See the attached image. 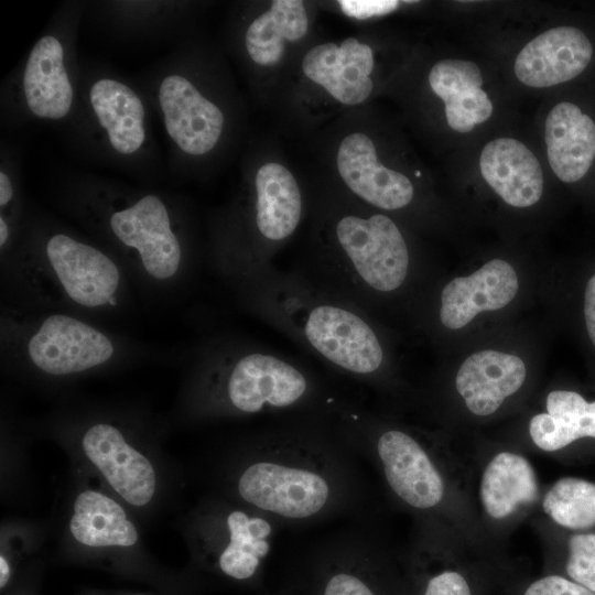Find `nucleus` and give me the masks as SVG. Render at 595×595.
<instances>
[{"label": "nucleus", "instance_id": "nucleus-20", "mask_svg": "<svg viewBox=\"0 0 595 595\" xmlns=\"http://www.w3.org/2000/svg\"><path fill=\"white\" fill-rule=\"evenodd\" d=\"M89 100L112 149L123 155L139 151L145 140V111L136 91L105 77L91 85Z\"/></svg>", "mask_w": 595, "mask_h": 595}, {"label": "nucleus", "instance_id": "nucleus-2", "mask_svg": "<svg viewBox=\"0 0 595 595\" xmlns=\"http://www.w3.org/2000/svg\"><path fill=\"white\" fill-rule=\"evenodd\" d=\"M7 304L111 314L127 305L129 275L110 252L68 232L29 236L1 255Z\"/></svg>", "mask_w": 595, "mask_h": 595}, {"label": "nucleus", "instance_id": "nucleus-24", "mask_svg": "<svg viewBox=\"0 0 595 595\" xmlns=\"http://www.w3.org/2000/svg\"><path fill=\"white\" fill-rule=\"evenodd\" d=\"M366 538L356 524L314 544V554L327 566L321 595H378L361 574Z\"/></svg>", "mask_w": 595, "mask_h": 595}, {"label": "nucleus", "instance_id": "nucleus-30", "mask_svg": "<svg viewBox=\"0 0 595 595\" xmlns=\"http://www.w3.org/2000/svg\"><path fill=\"white\" fill-rule=\"evenodd\" d=\"M421 595H474L467 578L454 570L431 575Z\"/></svg>", "mask_w": 595, "mask_h": 595}, {"label": "nucleus", "instance_id": "nucleus-18", "mask_svg": "<svg viewBox=\"0 0 595 595\" xmlns=\"http://www.w3.org/2000/svg\"><path fill=\"white\" fill-rule=\"evenodd\" d=\"M545 143L550 166L563 182H576L595 158V123L574 104L563 101L545 120Z\"/></svg>", "mask_w": 595, "mask_h": 595}, {"label": "nucleus", "instance_id": "nucleus-3", "mask_svg": "<svg viewBox=\"0 0 595 595\" xmlns=\"http://www.w3.org/2000/svg\"><path fill=\"white\" fill-rule=\"evenodd\" d=\"M238 291L251 312L337 371L360 381L382 368L381 340L361 309L318 288L301 272L270 269Z\"/></svg>", "mask_w": 595, "mask_h": 595}, {"label": "nucleus", "instance_id": "nucleus-6", "mask_svg": "<svg viewBox=\"0 0 595 595\" xmlns=\"http://www.w3.org/2000/svg\"><path fill=\"white\" fill-rule=\"evenodd\" d=\"M334 235L337 250L314 269L301 272L312 283L360 309L374 293L387 294L403 285L409 250L391 218L345 215Z\"/></svg>", "mask_w": 595, "mask_h": 595}, {"label": "nucleus", "instance_id": "nucleus-10", "mask_svg": "<svg viewBox=\"0 0 595 595\" xmlns=\"http://www.w3.org/2000/svg\"><path fill=\"white\" fill-rule=\"evenodd\" d=\"M337 167L348 188L368 204L386 210L409 205L414 190L400 172L383 166L371 139L351 133L343 139L337 152Z\"/></svg>", "mask_w": 595, "mask_h": 595}, {"label": "nucleus", "instance_id": "nucleus-8", "mask_svg": "<svg viewBox=\"0 0 595 595\" xmlns=\"http://www.w3.org/2000/svg\"><path fill=\"white\" fill-rule=\"evenodd\" d=\"M158 99L166 132L183 152L202 155L214 149L223 132L224 115L186 77H164Z\"/></svg>", "mask_w": 595, "mask_h": 595}, {"label": "nucleus", "instance_id": "nucleus-34", "mask_svg": "<svg viewBox=\"0 0 595 595\" xmlns=\"http://www.w3.org/2000/svg\"><path fill=\"white\" fill-rule=\"evenodd\" d=\"M10 566L3 555L0 556V587L3 588L10 578Z\"/></svg>", "mask_w": 595, "mask_h": 595}, {"label": "nucleus", "instance_id": "nucleus-7", "mask_svg": "<svg viewBox=\"0 0 595 595\" xmlns=\"http://www.w3.org/2000/svg\"><path fill=\"white\" fill-rule=\"evenodd\" d=\"M98 216L129 279L144 289L163 291L185 278L190 269L184 245L162 197L150 193L117 197Z\"/></svg>", "mask_w": 595, "mask_h": 595}, {"label": "nucleus", "instance_id": "nucleus-5", "mask_svg": "<svg viewBox=\"0 0 595 595\" xmlns=\"http://www.w3.org/2000/svg\"><path fill=\"white\" fill-rule=\"evenodd\" d=\"M1 358L36 374L71 377L148 357V349L89 317L52 309L1 306Z\"/></svg>", "mask_w": 595, "mask_h": 595}, {"label": "nucleus", "instance_id": "nucleus-27", "mask_svg": "<svg viewBox=\"0 0 595 595\" xmlns=\"http://www.w3.org/2000/svg\"><path fill=\"white\" fill-rule=\"evenodd\" d=\"M542 507L554 522L564 528H591L595 526V484L563 477L545 494Z\"/></svg>", "mask_w": 595, "mask_h": 595}, {"label": "nucleus", "instance_id": "nucleus-33", "mask_svg": "<svg viewBox=\"0 0 595 595\" xmlns=\"http://www.w3.org/2000/svg\"><path fill=\"white\" fill-rule=\"evenodd\" d=\"M14 187L9 175L2 170L0 172V208L1 213L13 209Z\"/></svg>", "mask_w": 595, "mask_h": 595}, {"label": "nucleus", "instance_id": "nucleus-11", "mask_svg": "<svg viewBox=\"0 0 595 595\" xmlns=\"http://www.w3.org/2000/svg\"><path fill=\"white\" fill-rule=\"evenodd\" d=\"M586 35L572 26L548 30L531 40L515 62L517 78L530 87H550L580 75L592 58Z\"/></svg>", "mask_w": 595, "mask_h": 595}, {"label": "nucleus", "instance_id": "nucleus-29", "mask_svg": "<svg viewBox=\"0 0 595 595\" xmlns=\"http://www.w3.org/2000/svg\"><path fill=\"white\" fill-rule=\"evenodd\" d=\"M523 595H595V593L570 578L551 574L530 583Z\"/></svg>", "mask_w": 595, "mask_h": 595}, {"label": "nucleus", "instance_id": "nucleus-12", "mask_svg": "<svg viewBox=\"0 0 595 595\" xmlns=\"http://www.w3.org/2000/svg\"><path fill=\"white\" fill-rule=\"evenodd\" d=\"M252 226L259 238L262 274L270 270L269 247L289 238L302 216V196L292 173L279 163L263 164L255 177Z\"/></svg>", "mask_w": 595, "mask_h": 595}, {"label": "nucleus", "instance_id": "nucleus-19", "mask_svg": "<svg viewBox=\"0 0 595 595\" xmlns=\"http://www.w3.org/2000/svg\"><path fill=\"white\" fill-rule=\"evenodd\" d=\"M432 90L443 99L448 126L462 133L486 121L493 104L482 89L483 77L478 66L464 60H442L429 74Z\"/></svg>", "mask_w": 595, "mask_h": 595}, {"label": "nucleus", "instance_id": "nucleus-28", "mask_svg": "<svg viewBox=\"0 0 595 595\" xmlns=\"http://www.w3.org/2000/svg\"><path fill=\"white\" fill-rule=\"evenodd\" d=\"M565 571L570 580L595 593V534H574L569 540Z\"/></svg>", "mask_w": 595, "mask_h": 595}, {"label": "nucleus", "instance_id": "nucleus-32", "mask_svg": "<svg viewBox=\"0 0 595 595\" xmlns=\"http://www.w3.org/2000/svg\"><path fill=\"white\" fill-rule=\"evenodd\" d=\"M584 316L588 337L595 346V274H593L585 289Z\"/></svg>", "mask_w": 595, "mask_h": 595}, {"label": "nucleus", "instance_id": "nucleus-31", "mask_svg": "<svg viewBox=\"0 0 595 595\" xmlns=\"http://www.w3.org/2000/svg\"><path fill=\"white\" fill-rule=\"evenodd\" d=\"M342 11L351 18L365 20L385 15L396 10L399 1L394 0H340Z\"/></svg>", "mask_w": 595, "mask_h": 595}, {"label": "nucleus", "instance_id": "nucleus-25", "mask_svg": "<svg viewBox=\"0 0 595 595\" xmlns=\"http://www.w3.org/2000/svg\"><path fill=\"white\" fill-rule=\"evenodd\" d=\"M69 529L75 540L88 547H130L138 540L137 529L122 507L94 490L77 496Z\"/></svg>", "mask_w": 595, "mask_h": 595}, {"label": "nucleus", "instance_id": "nucleus-13", "mask_svg": "<svg viewBox=\"0 0 595 595\" xmlns=\"http://www.w3.org/2000/svg\"><path fill=\"white\" fill-rule=\"evenodd\" d=\"M374 68L370 46L355 37L340 45L324 43L312 47L303 57L302 71L342 104L354 106L365 101L374 87L369 75Z\"/></svg>", "mask_w": 595, "mask_h": 595}, {"label": "nucleus", "instance_id": "nucleus-17", "mask_svg": "<svg viewBox=\"0 0 595 595\" xmlns=\"http://www.w3.org/2000/svg\"><path fill=\"white\" fill-rule=\"evenodd\" d=\"M23 95L29 110L39 118L58 120L69 112L74 90L57 37L45 35L32 47L23 72Z\"/></svg>", "mask_w": 595, "mask_h": 595}, {"label": "nucleus", "instance_id": "nucleus-26", "mask_svg": "<svg viewBox=\"0 0 595 595\" xmlns=\"http://www.w3.org/2000/svg\"><path fill=\"white\" fill-rule=\"evenodd\" d=\"M309 20L301 0H274L266 12L256 18L245 34L250 58L259 65L278 63L284 42L301 40L307 32Z\"/></svg>", "mask_w": 595, "mask_h": 595}, {"label": "nucleus", "instance_id": "nucleus-22", "mask_svg": "<svg viewBox=\"0 0 595 595\" xmlns=\"http://www.w3.org/2000/svg\"><path fill=\"white\" fill-rule=\"evenodd\" d=\"M533 443L547 452L558 451L581 437H595V401L574 391L555 390L547 397V413L530 420Z\"/></svg>", "mask_w": 595, "mask_h": 595}, {"label": "nucleus", "instance_id": "nucleus-14", "mask_svg": "<svg viewBox=\"0 0 595 595\" xmlns=\"http://www.w3.org/2000/svg\"><path fill=\"white\" fill-rule=\"evenodd\" d=\"M518 277L501 259H494L468 277L450 281L441 292V323L448 329L467 325L479 312L505 307L516 296Z\"/></svg>", "mask_w": 595, "mask_h": 595}, {"label": "nucleus", "instance_id": "nucleus-4", "mask_svg": "<svg viewBox=\"0 0 595 595\" xmlns=\"http://www.w3.org/2000/svg\"><path fill=\"white\" fill-rule=\"evenodd\" d=\"M192 360L203 405L214 413L334 416L344 403L303 366L240 340H210Z\"/></svg>", "mask_w": 595, "mask_h": 595}, {"label": "nucleus", "instance_id": "nucleus-23", "mask_svg": "<svg viewBox=\"0 0 595 595\" xmlns=\"http://www.w3.org/2000/svg\"><path fill=\"white\" fill-rule=\"evenodd\" d=\"M536 472L528 459L510 452L495 455L486 466L480 482V499L494 519L511 515L520 505L538 499Z\"/></svg>", "mask_w": 595, "mask_h": 595}, {"label": "nucleus", "instance_id": "nucleus-1", "mask_svg": "<svg viewBox=\"0 0 595 595\" xmlns=\"http://www.w3.org/2000/svg\"><path fill=\"white\" fill-rule=\"evenodd\" d=\"M356 457L334 416L288 418L255 439L237 473L236 493L281 528L357 513L364 489Z\"/></svg>", "mask_w": 595, "mask_h": 595}, {"label": "nucleus", "instance_id": "nucleus-9", "mask_svg": "<svg viewBox=\"0 0 595 595\" xmlns=\"http://www.w3.org/2000/svg\"><path fill=\"white\" fill-rule=\"evenodd\" d=\"M83 451L110 486L129 504L144 506L155 491L150 461L126 441L121 430L108 422L90 425L82 437Z\"/></svg>", "mask_w": 595, "mask_h": 595}, {"label": "nucleus", "instance_id": "nucleus-16", "mask_svg": "<svg viewBox=\"0 0 595 595\" xmlns=\"http://www.w3.org/2000/svg\"><path fill=\"white\" fill-rule=\"evenodd\" d=\"M480 172L490 187L509 205L528 207L543 191V173L534 154L520 141L498 138L480 154Z\"/></svg>", "mask_w": 595, "mask_h": 595}, {"label": "nucleus", "instance_id": "nucleus-15", "mask_svg": "<svg viewBox=\"0 0 595 595\" xmlns=\"http://www.w3.org/2000/svg\"><path fill=\"white\" fill-rule=\"evenodd\" d=\"M527 376L521 358L497 350H480L459 367L455 383L468 410L476 415L494 413L520 389Z\"/></svg>", "mask_w": 595, "mask_h": 595}, {"label": "nucleus", "instance_id": "nucleus-21", "mask_svg": "<svg viewBox=\"0 0 595 595\" xmlns=\"http://www.w3.org/2000/svg\"><path fill=\"white\" fill-rule=\"evenodd\" d=\"M230 544L216 558L219 571L238 581L252 578L270 554L277 522L263 513L247 508L225 511Z\"/></svg>", "mask_w": 595, "mask_h": 595}]
</instances>
